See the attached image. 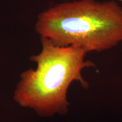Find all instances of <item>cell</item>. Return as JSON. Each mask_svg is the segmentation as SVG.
<instances>
[{
  "instance_id": "2",
  "label": "cell",
  "mask_w": 122,
  "mask_h": 122,
  "mask_svg": "<svg viewBox=\"0 0 122 122\" xmlns=\"http://www.w3.org/2000/svg\"><path fill=\"white\" fill-rule=\"evenodd\" d=\"M41 40V51L30 58L37 63V68L21 74L14 98L20 106L33 109L41 117L65 115L70 105L67 93L70 84L77 81L83 87L87 88L89 85L81 72L95 65L85 61L87 53L83 49L59 46L43 37Z\"/></svg>"
},
{
  "instance_id": "1",
  "label": "cell",
  "mask_w": 122,
  "mask_h": 122,
  "mask_svg": "<svg viewBox=\"0 0 122 122\" xmlns=\"http://www.w3.org/2000/svg\"><path fill=\"white\" fill-rule=\"evenodd\" d=\"M35 29L59 46L105 51L122 42V8L114 0L62 3L40 14Z\"/></svg>"
},
{
  "instance_id": "3",
  "label": "cell",
  "mask_w": 122,
  "mask_h": 122,
  "mask_svg": "<svg viewBox=\"0 0 122 122\" xmlns=\"http://www.w3.org/2000/svg\"><path fill=\"white\" fill-rule=\"evenodd\" d=\"M118 1H119V2L122 3V0H118Z\"/></svg>"
}]
</instances>
